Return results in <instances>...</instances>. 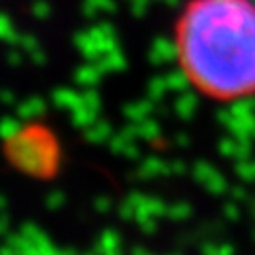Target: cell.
Instances as JSON below:
<instances>
[{
	"label": "cell",
	"instance_id": "obj_1",
	"mask_svg": "<svg viewBox=\"0 0 255 255\" xmlns=\"http://www.w3.org/2000/svg\"><path fill=\"white\" fill-rule=\"evenodd\" d=\"M183 77L213 102L255 98V0H187L174 21Z\"/></svg>",
	"mask_w": 255,
	"mask_h": 255
}]
</instances>
